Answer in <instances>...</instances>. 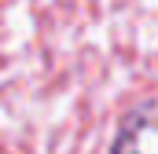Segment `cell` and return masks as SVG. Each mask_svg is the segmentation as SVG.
Masks as SVG:
<instances>
[{"instance_id": "obj_1", "label": "cell", "mask_w": 158, "mask_h": 154, "mask_svg": "<svg viewBox=\"0 0 158 154\" xmlns=\"http://www.w3.org/2000/svg\"><path fill=\"white\" fill-rule=\"evenodd\" d=\"M110 154H158V99L121 121Z\"/></svg>"}]
</instances>
